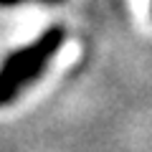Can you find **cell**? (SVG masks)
I'll use <instances>...</instances> for the list:
<instances>
[{"instance_id":"1","label":"cell","mask_w":152,"mask_h":152,"mask_svg":"<svg viewBox=\"0 0 152 152\" xmlns=\"http://www.w3.org/2000/svg\"><path fill=\"white\" fill-rule=\"evenodd\" d=\"M64 43L66 31L61 26H51L38 33L31 43L10 51L0 64V107H10L18 96H23L48 71L53 56L64 48Z\"/></svg>"},{"instance_id":"2","label":"cell","mask_w":152,"mask_h":152,"mask_svg":"<svg viewBox=\"0 0 152 152\" xmlns=\"http://www.w3.org/2000/svg\"><path fill=\"white\" fill-rule=\"evenodd\" d=\"M31 3H38V5H58L64 0H0V8H18V5H31Z\"/></svg>"}]
</instances>
